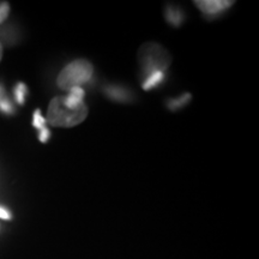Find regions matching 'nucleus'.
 Masks as SVG:
<instances>
[{
  "label": "nucleus",
  "instance_id": "f257e3e1",
  "mask_svg": "<svg viewBox=\"0 0 259 259\" xmlns=\"http://www.w3.org/2000/svg\"><path fill=\"white\" fill-rule=\"evenodd\" d=\"M87 115L88 107L84 103L76 108H70L65 105L63 96H57L48 106L46 121L56 127H72L84 121Z\"/></svg>",
  "mask_w": 259,
  "mask_h": 259
},
{
  "label": "nucleus",
  "instance_id": "f03ea898",
  "mask_svg": "<svg viewBox=\"0 0 259 259\" xmlns=\"http://www.w3.org/2000/svg\"><path fill=\"white\" fill-rule=\"evenodd\" d=\"M93 77V65L87 60L70 63L58 76V87L63 90H71L88 83Z\"/></svg>",
  "mask_w": 259,
  "mask_h": 259
},
{
  "label": "nucleus",
  "instance_id": "7ed1b4c3",
  "mask_svg": "<svg viewBox=\"0 0 259 259\" xmlns=\"http://www.w3.org/2000/svg\"><path fill=\"white\" fill-rule=\"evenodd\" d=\"M139 57H141L144 72L147 74L156 72V71L164 72L169 65V56L167 52L155 44H149L142 47Z\"/></svg>",
  "mask_w": 259,
  "mask_h": 259
},
{
  "label": "nucleus",
  "instance_id": "20e7f679",
  "mask_svg": "<svg viewBox=\"0 0 259 259\" xmlns=\"http://www.w3.org/2000/svg\"><path fill=\"white\" fill-rule=\"evenodd\" d=\"M205 15L215 16L222 14L227 9H229L234 4V2H226V0H205V2H194Z\"/></svg>",
  "mask_w": 259,
  "mask_h": 259
},
{
  "label": "nucleus",
  "instance_id": "39448f33",
  "mask_svg": "<svg viewBox=\"0 0 259 259\" xmlns=\"http://www.w3.org/2000/svg\"><path fill=\"white\" fill-rule=\"evenodd\" d=\"M84 95H85V93H84V90L80 87L72 88L70 90L69 95L63 96L65 105L70 107V108H76V107H78L83 103Z\"/></svg>",
  "mask_w": 259,
  "mask_h": 259
},
{
  "label": "nucleus",
  "instance_id": "423d86ee",
  "mask_svg": "<svg viewBox=\"0 0 259 259\" xmlns=\"http://www.w3.org/2000/svg\"><path fill=\"white\" fill-rule=\"evenodd\" d=\"M166 19L169 24L174 25V27H179L184 21V14L180 9L176 8V6H167Z\"/></svg>",
  "mask_w": 259,
  "mask_h": 259
},
{
  "label": "nucleus",
  "instance_id": "0eeeda50",
  "mask_svg": "<svg viewBox=\"0 0 259 259\" xmlns=\"http://www.w3.org/2000/svg\"><path fill=\"white\" fill-rule=\"evenodd\" d=\"M105 93L109 99L114 100V101L124 102L130 100V94L127 90L119 88V87H108V88H106Z\"/></svg>",
  "mask_w": 259,
  "mask_h": 259
},
{
  "label": "nucleus",
  "instance_id": "6e6552de",
  "mask_svg": "<svg viewBox=\"0 0 259 259\" xmlns=\"http://www.w3.org/2000/svg\"><path fill=\"white\" fill-rule=\"evenodd\" d=\"M163 79H164V72H161V71H156V72L148 74V77L145 78L143 83V89L151 90L156 88L158 84L163 82Z\"/></svg>",
  "mask_w": 259,
  "mask_h": 259
},
{
  "label": "nucleus",
  "instance_id": "1a4fd4ad",
  "mask_svg": "<svg viewBox=\"0 0 259 259\" xmlns=\"http://www.w3.org/2000/svg\"><path fill=\"white\" fill-rule=\"evenodd\" d=\"M191 99V95L190 94H185V95H183L179 99H174V100H170L169 102H168V106H169V108L171 111H177V109L181 108V107H184L185 105H187Z\"/></svg>",
  "mask_w": 259,
  "mask_h": 259
},
{
  "label": "nucleus",
  "instance_id": "9d476101",
  "mask_svg": "<svg viewBox=\"0 0 259 259\" xmlns=\"http://www.w3.org/2000/svg\"><path fill=\"white\" fill-rule=\"evenodd\" d=\"M25 95H27V87H25L24 83H18L15 88V96L19 105L24 103Z\"/></svg>",
  "mask_w": 259,
  "mask_h": 259
},
{
  "label": "nucleus",
  "instance_id": "9b49d317",
  "mask_svg": "<svg viewBox=\"0 0 259 259\" xmlns=\"http://www.w3.org/2000/svg\"><path fill=\"white\" fill-rule=\"evenodd\" d=\"M32 125H34V127H36L38 130L46 127V119L42 116L40 109H36L34 113V116H32Z\"/></svg>",
  "mask_w": 259,
  "mask_h": 259
},
{
  "label": "nucleus",
  "instance_id": "f8f14e48",
  "mask_svg": "<svg viewBox=\"0 0 259 259\" xmlns=\"http://www.w3.org/2000/svg\"><path fill=\"white\" fill-rule=\"evenodd\" d=\"M0 109L4 113H6V114H11V113L14 112V107H12L11 102H10L6 97L0 100Z\"/></svg>",
  "mask_w": 259,
  "mask_h": 259
},
{
  "label": "nucleus",
  "instance_id": "ddd939ff",
  "mask_svg": "<svg viewBox=\"0 0 259 259\" xmlns=\"http://www.w3.org/2000/svg\"><path fill=\"white\" fill-rule=\"evenodd\" d=\"M9 12H10L9 3H2V4H0V24L8 18Z\"/></svg>",
  "mask_w": 259,
  "mask_h": 259
},
{
  "label": "nucleus",
  "instance_id": "4468645a",
  "mask_svg": "<svg viewBox=\"0 0 259 259\" xmlns=\"http://www.w3.org/2000/svg\"><path fill=\"white\" fill-rule=\"evenodd\" d=\"M50 137H51V132L47 127L40 130V136H38L40 142H42V143H46L48 139H50Z\"/></svg>",
  "mask_w": 259,
  "mask_h": 259
},
{
  "label": "nucleus",
  "instance_id": "2eb2a0df",
  "mask_svg": "<svg viewBox=\"0 0 259 259\" xmlns=\"http://www.w3.org/2000/svg\"><path fill=\"white\" fill-rule=\"evenodd\" d=\"M0 219H3V220L11 219V213H10L6 209L2 208V206H0Z\"/></svg>",
  "mask_w": 259,
  "mask_h": 259
},
{
  "label": "nucleus",
  "instance_id": "dca6fc26",
  "mask_svg": "<svg viewBox=\"0 0 259 259\" xmlns=\"http://www.w3.org/2000/svg\"><path fill=\"white\" fill-rule=\"evenodd\" d=\"M4 90H3V88H2V87H0V100H2V99H4Z\"/></svg>",
  "mask_w": 259,
  "mask_h": 259
},
{
  "label": "nucleus",
  "instance_id": "f3484780",
  "mask_svg": "<svg viewBox=\"0 0 259 259\" xmlns=\"http://www.w3.org/2000/svg\"><path fill=\"white\" fill-rule=\"evenodd\" d=\"M2 58H3V45L0 44V61H2Z\"/></svg>",
  "mask_w": 259,
  "mask_h": 259
}]
</instances>
